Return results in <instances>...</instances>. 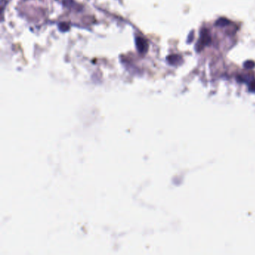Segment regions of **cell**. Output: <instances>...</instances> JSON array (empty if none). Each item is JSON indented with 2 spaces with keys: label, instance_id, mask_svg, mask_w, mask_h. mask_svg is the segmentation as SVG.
I'll list each match as a JSON object with an SVG mask.
<instances>
[{
  "label": "cell",
  "instance_id": "obj_1",
  "mask_svg": "<svg viewBox=\"0 0 255 255\" xmlns=\"http://www.w3.org/2000/svg\"><path fill=\"white\" fill-rule=\"evenodd\" d=\"M200 41L198 42L196 45V50L198 52L201 51L203 49L204 46L206 45L210 44L211 41H212V38H211L210 34L208 29H202L201 32H200Z\"/></svg>",
  "mask_w": 255,
  "mask_h": 255
},
{
  "label": "cell",
  "instance_id": "obj_2",
  "mask_svg": "<svg viewBox=\"0 0 255 255\" xmlns=\"http://www.w3.org/2000/svg\"><path fill=\"white\" fill-rule=\"evenodd\" d=\"M136 44L137 50L140 53H145L148 50V43L146 40L141 37H137L136 38Z\"/></svg>",
  "mask_w": 255,
  "mask_h": 255
},
{
  "label": "cell",
  "instance_id": "obj_3",
  "mask_svg": "<svg viewBox=\"0 0 255 255\" xmlns=\"http://www.w3.org/2000/svg\"><path fill=\"white\" fill-rule=\"evenodd\" d=\"M167 60L172 65H177L182 63V57L179 55H171L167 58Z\"/></svg>",
  "mask_w": 255,
  "mask_h": 255
},
{
  "label": "cell",
  "instance_id": "obj_4",
  "mask_svg": "<svg viewBox=\"0 0 255 255\" xmlns=\"http://www.w3.org/2000/svg\"><path fill=\"white\" fill-rule=\"evenodd\" d=\"M230 23V21L228 20L227 19H226V18H220V19H218V20L216 21V25H217V26L224 27L225 26V25H228Z\"/></svg>",
  "mask_w": 255,
  "mask_h": 255
},
{
  "label": "cell",
  "instance_id": "obj_5",
  "mask_svg": "<svg viewBox=\"0 0 255 255\" xmlns=\"http://www.w3.org/2000/svg\"><path fill=\"white\" fill-rule=\"evenodd\" d=\"M244 67L246 69H253L255 67V62L253 61H247L244 63Z\"/></svg>",
  "mask_w": 255,
  "mask_h": 255
},
{
  "label": "cell",
  "instance_id": "obj_6",
  "mask_svg": "<svg viewBox=\"0 0 255 255\" xmlns=\"http://www.w3.org/2000/svg\"><path fill=\"white\" fill-rule=\"evenodd\" d=\"M59 28L62 32H65V31H67L69 29V25L65 23H61L59 25Z\"/></svg>",
  "mask_w": 255,
  "mask_h": 255
},
{
  "label": "cell",
  "instance_id": "obj_7",
  "mask_svg": "<svg viewBox=\"0 0 255 255\" xmlns=\"http://www.w3.org/2000/svg\"><path fill=\"white\" fill-rule=\"evenodd\" d=\"M249 89H250L251 92H255V79L253 80V81L250 83V85H249Z\"/></svg>",
  "mask_w": 255,
  "mask_h": 255
}]
</instances>
